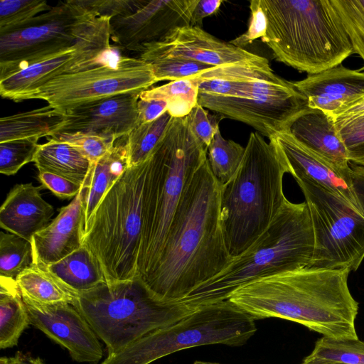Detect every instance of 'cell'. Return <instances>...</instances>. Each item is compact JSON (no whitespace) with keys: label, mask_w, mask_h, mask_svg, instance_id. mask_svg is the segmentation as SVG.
<instances>
[{"label":"cell","mask_w":364,"mask_h":364,"mask_svg":"<svg viewBox=\"0 0 364 364\" xmlns=\"http://www.w3.org/2000/svg\"><path fill=\"white\" fill-rule=\"evenodd\" d=\"M222 188L206 159L185 189L156 265L143 279L160 298L184 299L231 261L221 225Z\"/></svg>","instance_id":"6da1fadb"},{"label":"cell","mask_w":364,"mask_h":364,"mask_svg":"<svg viewBox=\"0 0 364 364\" xmlns=\"http://www.w3.org/2000/svg\"><path fill=\"white\" fill-rule=\"evenodd\" d=\"M347 268L304 267L261 278L234 291L228 299L255 320L294 321L323 336L358 339V303Z\"/></svg>","instance_id":"7a4b0ae2"},{"label":"cell","mask_w":364,"mask_h":364,"mask_svg":"<svg viewBox=\"0 0 364 364\" xmlns=\"http://www.w3.org/2000/svg\"><path fill=\"white\" fill-rule=\"evenodd\" d=\"M206 159L207 148L192 132L187 117H172L148 159L137 259L142 279L156 265L185 189Z\"/></svg>","instance_id":"3957f363"},{"label":"cell","mask_w":364,"mask_h":364,"mask_svg":"<svg viewBox=\"0 0 364 364\" xmlns=\"http://www.w3.org/2000/svg\"><path fill=\"white\" fill-rule=\"evenodd\" d=\"M315 239L306 202L287 198L261 237L246 251L232 258L218 274L181 301L198 309L228 300L237 289L257 279L309 267Z\"/></svg>","instance_id":"277c9868"},{"label":"cell","mask_w":364,"mask_h":364,"mask_svg":"<svg viewBox=\"0 0 364 364\" xmlns=\"http://www.w3.org/2000/svg\"><path fill=\"white\" fill-rule=\"evenodd\" d=\"M245 148L237 172L221 193V225L232 258L261 237L287 199L283 177L287 170L274 144L251 132Z\"/></svg>","instance_id":"5b68a950"},{"label":"cell","mask_w":364,"mask_h":364,"mask_svg":"<svg viewBox=\"0 0 364 364\" xmlns=\"http://www.w3.org/2000/svg\"><path fill=\"white\" fill-rule=\"evenodd\" d=\"M267 18L261 38L274 58L309 75L341 65L353 53L331 0H260Z\"/></svg>","instance_id":"8992f818"},{"label":"cell","mask_w":364,"mask_h":364,"mask_svg":"<svg viewBox=\"0 0 364 364\" xmlns=\"http://www.w3.org/2000/svg\"><path fill=\"white\" fill-rule=\"evenodd\" d=\"M72 304L104 342L108 355L198 309L181 301L160 298L139 276L131 281L105 282L77 295Z\"/></svg>","instance_id":"52a82bcc"},{"label":"cell","mask_w":364,"mask_h":364,"mask_svg":"<svg viewBox=\"0 0 364 364\" xmlns=\"http://www.w3.org/2000/svg\"><path fill=\"white\" fill-rule=\"evenodd\" d=\"M147 167L148 159L128 167L104 196L85 228L82 245L97 258L106 282L131 281L139 276Z\"/></svg>","instance_id":"ba28073f"},{"label":"cell","mask_w":364,"mask_h":364,"mask_svg":"<svg viewBox=\"0 0 364 364\" xmlns=\"http://www.w3.org/2000/svg\"><path fill=\"white\" fill-rule=\"evenodd\" d=\"M219 95L198 93V103L207 109L243 122L269 139L287 131L307 100L271 66L235 64L218 81Z\"/></svg>","instance_id":"9c48e42d"},{"label":"cell","mask_w":364,"mask_h":364,"mask_svg":"<svg viewBox=\"0 0 364 364\" xmlns=\"http://www.w3.org/2000/svg\"><path fill=\"white\" fill-rule=\"evenodd\" d=\"M257 331L255 319L225 300L200 308L156 329L110 355L102 364H150L179 350L200 346H241Z\"/></svg>","instance_id":"30bf717a"},{"label":"cell","mask_w":364,"mask_h":364,"mask_svg":"<svg viewBox=\"0 0 364 364\" xmlns=\"http://www.w3.org/2000/svg\"><path fill=\"white\" fill-rule=\"evenodd\" d=\"M295 181L314 232V252L308 267L356 271L364 259V207H355L308 180Z\"/></svg>","instance_id":"8fae6325"},{"label":"cell","mask_w":364,"mask_h":364,"mask_svg":"<svg viewBox=\"0 0 364 364\" xmlns=\"http://www.w3.org/2000/svg\"><path fill=\"white\" fill-rule=\"evenodd\" d=\"M96 16L79 0L60 1L23 28L0 35V78L75 46Z\"/></svg>","instance_id":"7c38bea8"},{"label":"cell","mask_w":364,"mask_h":364,"mask_svg":"<svg viewBox=\"0 0 364 364\" xmlns=\"http://www.w3.org/2000/svg\"><path fill=\"white\" fill-rule=\"evenodd\" d=\"M156 82L148 64L124 56L107 65L55 76L30 97L66 111L88 102L129 92L141 93Z\"/></svg>","instance_id":"4fadbf2b"},{"label":"cell","mask_w":364,"mask_h":364,"mask_svg":"<svg viewBox=\"0 0 364 364\" xmlns=\"http://www.w3.org/2000/svg\"><path fill=\"white\" fill-rule=\"evenodd\" d=\"M198 0H132L124 13L109 21L110 40L120 50L139 54L172 30L191 26Z\"/></svg>","instance_id":"5bb4252c"},{"label":"cell","mask_w":364,"mask_h":364,"mask_svg":"<svg viewBox=\"0 0 364 364\" xmlns=\"http://www.w3.org/2000/svg\"><path fill=\"white\" fill-rule=\"evenodd\" d=\"M25 304L31 324L67 349L73 360L97 364L102 358L103 349L100 338L72 304Z\"/></svg>","instance_id":"9a60e30c"},{"label":"cell","mask_w":364,"mask_h":364,"mask_svg":"<svg viewBox=\"0 0 364 364\" xmlns=\"http://www.w3.org/2000/svg\"><path fill=\"white\" fill-rule=\"evenodd\" d=\"M141 53L182 58L214 67L232 63L270 65L264 57L220 40L201 28L191 26L176 28L162 41L146 46L139 54Z\"/></svg>","instance_id":"2e32d148"},{"label":"cell","mask_w":364,"mask_h":364,"mask_svg":"<svg viewBox=\"0 0 364 364\" xmlns=\"http://www.w3.org/2000/svg\"><path fill=\"white\" fill-rule=\"evenodd\" d=\"M139 92L114 95L83 103L65 111L55 133L82 132L117 140L139 124Z\"/></svg>","instance_id":"e0dca14e"},{"label":"cell","mask_w":364,"mask_h":364,"mask_svg":"<svg viewBox=\"0 0 364 364\" xmlns=\"http://www.w3.org/2000/svg\"><path fill=\"white\" fill-rule=\"evenodd\" d=\"M307 100V105L318 108L334 119L351 104L364 96V72L338 65L293 82Z\"/></svg>","instance_id":"ac0fdd59"},{"label":"cell","mask_w":364,"mask_h":364,"mask_svg":"<svg viewBox=\"0 0 364 364\" xmlns=\"http://www.w3.org/2000/svg\"><path fill=\"white\" fill-rule=\"evenodd\" d=\"M83 187L58 215L35 233L31 242L34 264L48 266L70 255L82 245L85 233Z\"/></svg>","instance_id":"d6986e66"},{"label":"cell","mask_w":364,"mask_h":364,"mask_svg":"<svg viewBox=\"0 0 364 364\" xmlns=\"http://www.w3.org/2000/svg\"><path fill=\"white\" fill-rule=\"evenodd\" d=\"M286 132L334 166L341 169L350 167L335 119L323 110L307 105L291 120Z\"/></svg>","instance_id":"ffe728a7"},{"label":"cell","mask_w":364,"mask_h":364,"mask_svg":"<svg viewBox=\"0 0 364 364\" xmlns=\"http://www.w3.org/2000/svg\"><path fill=\"white\" fill-rule=\"evenodd\" d=\"M43 188L32 183L15 185L0 208V227L31 241L35 233L50 223L54 214L53 205L42 197Z\"/></svg>","instance_id":"44dd1931"},{"label":"cell","mask_w":364,"mask_h":364,"mask_svg":"<svg viewBox=\"0 0 364 364\" xmlns=\"http://www.w3.org/2000/svg\"><path fill=\"white\" fill-rule=\"evenodd\" d=\"M78 41L70 48L0 78L1 96L15 102L30 100L43 85L65 73L76 55Z\"/></svg>","instance_id":"7402d4cb"},{"label":"cell","mask_w":364,"mask_h":364,"mask_svg":"<svg viewBox=\"0 0 364 364\" xmlns=\"http://www.w3.org/2000/svg\"><path fill=\"white\" fill-rule=\"evenodd\" d=\"M129 167L127 136L117 139L109 151L95 164L83 186L85 228L101 200Z\"/></svg>","instance_id":"603a6c76"},{"label":"cell","mask_w":364,"mask_h":364,"mask_svg":"<svg viewBox=\"0 0 364 364\" xmlns=\"http://www.w3.org/2000/svg\"><path fill=\"white\" fill-rule=\"evenodd\" d=\"M46 268L76 296L106 282L99 262L84 245Z\"/></svg>","instance_id":"cb8c5ba5"},{"label":"cell","mask_w":364,"mask_h":364,"mask_svg":"<svg viewBox=\"0 0 364 364\" xmlns=\"http://www.w3.org/2000/svg\"><path fill=\"white\" fill-rule=\"evenodd\" d=\"M33 162L38 171L56 174L82 186L92 165L76 147L53 139L39 144Z\"/></svg>","instance_id":"d4e9b609"},{"label":"cell","mask_w":364,"mask_h":364,"mask_svg":"<svg viewBox=\"0 0 364 364\" xmlns=\"http://www.w3.org/2000/svg\"><path fill=\"white\" fill-rule=\"evenodd\" d=\"M65 112L50 105L3 117L0 119V143L8 141L49 137L65 121Z\"/></svg>","instance_id":"484cf974"},{"label":"cell","mask_w":364,"mask_h":364,"mask_svg":"<svg viewBox=\"0 0 364 364\" xmlns=\"http://www.w3.org/2000/svg\"><path fill=\"white\" fill-rule=\"evenodd\" d=\"M16 282L25 303L41 306L73 304L76 295L63 285L46 266L33 264Z\"/></svg>","instance_id":"4316f807"},{"label":"cell","mask_w":364,"mask_h":364,"mask_svg":"<svg viewBox=\"0 0 364 364\" xmlns=\"http://www.w3.org/2000/svg\"><path fill=\"white\" fill-rule=\"evenodd\" d=\"M31 324L16 279L0 277V348H13Z\"/></svg>","instance_id":"83f0119b"},{"label":"cell","mask_w":364,"mask_h":364,"mask_svg":"<svg viewBox=\"0 0 364 364\" xmlns=\"http://www.w3.org/2000/svg\"><path fill=\"white\" fill-rule=\"evenodd\" d=\"M198 81L196 77L182 79L143 91L141 100H163L172 117H185L198 104Z\"/></svg>","instance_id":"f1b7e54d"},{"label":"cell","mask_w":364,"mask_h":364,"mask_svg":"<svg viewBox=\"0 0 364 364\" xmlns=\"http://www.w3.org/2000/svg\"><path fill=\"white\" fill-rule=\"evenodd\" d=\"M301 364H364V341L323 336Z\"/></svg>","instance_id":"f546056e"},{"label":"cell","mask_w":364,"mask_h":364,"mask_svg":"<svg viewBox=\"0 0 364 364\" xmlns=\"http://www.w3.org/2000/svg\"><path fill=\"white\" fill-rule=\"evenodd\" d=\"M245 148L222 136L220 129L207 147V159L216 180L224 186L237 172L245 154Z\"/></svg>","instance_id":"4dcf8cb0"},{"label":"cell","mask_w":364,"mask_h":364,"mask_svg":"<svg viewBox=\"0 0 364 364\" xmlns=\"http://www.w3.org/2000/svg\"><path fill=\"white\" fill-rule=\"evenodd\" d=\"M172 117L166 112L156 119L137 124L127 135L129 167L139 165L148 159L161 140Z\"/></svg>","instance_id":"1f68e13d"},{"label":"cell","mask_w":364,"mask_h":364,"mask_svg":"<svg viewBox=\"0 0 364 364\" xmlns=\"http://www.w3.org/2000/svg\"><path fill=\"white\" fill-rule=\"evenodd\" d=\"M34 264L31 241L11 233L0 234V277L16 279Z\"/></svg>","instance_id":"d6a6232c"},{"label":"cell","mask_w":364,"mask_h":364,"mask_svg":"<svg viewBox=\"0 0 364 364\" xmlns=\"http://www.w3.org/2000/svg\"><path fill=\"white\" fill-rule=\"evenodd\" d=\"M137 58L149 65L156 82L195 77L204 70L214 67L178 57L141 53Z\"/></svg>","instance_id":"836d02e7"},{"label":"cell","mask_w":364,"mask_h":364,"mask_svg":"<svg viewBox=\"0 0 364 364\" xmlns=\"http://www.w3.org/2000/svg\"><path fill=\"white\" fill-rule=\"evenodd\" d=\"M52 7L44 0H1L0 35L23 28Z\"/></svg>","instance_id":"e575fe53"},{"label":"cell","mask_w":364,"mask_h":364,"mask_svg":"<svg viewBox=\"0 0 364 364\" xmlns=\"http://www.w3.org/2000/svg\"><path fill=\"white\" fill-rule=\"evenodd\" d=\"M353 48L364 62V0H331ZM364 68V67H363Z\"/></svg>","instance_id":"d590c367"},{"label":"cell","mask_w":364,"mask_h":364,"mask_svg":"<svg viewBox=\"0 0 364 364\" xmlns=\"http://www.w3.org/2000/svg\"><path fill=\"white\" fill-rule=\"evenodd\" d=\"M38 139L27 138L0 143V173L12 176L26 164L33 162Z\"/></svg>","instance_id":"8d00e7d4"},{"label":"cell","mask_w":364,"mask_h":364,"mask_svg":"<svg viewBox=\"0 0 364 364\" xmlns=\"http://www.w3.org/2000/svg\"><path fill=\"white\" fill-rule=\"evenodd\" d=\"M335 123L349 162L364 166V114L346 119H335Z\"/></svg>","instance_id":"74e56055"},{"label":"cell","mask_w":364,"mask_h":364,"mask_svg":"<svg viewBox=\"0 0 364 364\" xmlns=\"http://www.w3.org/2000/svg\"><path fill=\"white\" fill-rule=\"evenodd\" d=\"M48 139L70 144L85 156L92 164L104 156L113 146L116 140L82 132H58Z\"/></svg>","instance_id":"f35d334b"},{"label":"cell","mask_w":364,"mask_h":364,"mask_svg":"<svg viewBox=\"0 0 364 364\" xmlns=\"http://www.w3.org/2000/svg\"><path fill=\"white\" fill-rule=\"evenodd\" d=\"M189 127L195 136L207 148L215 133L220 129L219 123L225 117L219 114H210L198 103L186 116Z\"/></svg>","instance_id":"ab89813d"},{"label":"cell","mask_w":364,"mask_h":364,"mask_svg":"<svg viewBox=\"0 0 364 364\" xmlns=\"http://www.w3.org/2000/svg\"><path fill=\"white\" fill-rule=\"evenodd\" d=\"M250 16L247 31L230 41L231 44L241 48L263 37L267 31V18L260 0L250 1Z\"/></svg>","instance_id":"60d3db41"},{"label":"cell","mask_w":364,"mask_h":364,"mask_svg":"<svg viewBox=\"0 0 364 364\" xmlns=\"http://www.w3.org/2000/svg\"><path fill=\"white\" fill-rule=\"evenodd\" d=\"M38 179L43 188L50 190L60 199L74 198L84 186L65 177L45 171H38Z\"/></svg>","instance_id":"b9f144b4"},{"label":"cell","mask_w":364,"mask_h":364,"mask_svg":"<svg viewBox=\"0 0 364 364\" xmlns=\"http://www.w3.org/2000/svg\"><path fill=\"white\" fill-rule=\"evenodd\" d=\"M80 3L97 16L112 18L124 13L132 0H79Z\"/></svg>","instance_id":"7bdbcfd3"},{"label":"cell","mask_w":364,"mask_h":364,"mask_svg":"<svg viewBox=\"0 0 364 364\" xmlns=\"http://www.w3.org/2000/svg\"><path fill=\"white\" fill-rule=\"evenodd\" d=\"M139 124L151 122L168 110V103L163 100H141L137 103Z\"/></svg>","instance_id":"ee69618b"},{"label":"cell","mask_w":364,"mask_h":364,"mask_svg":"<svg viewBox=\"0 0 364 364\" xmlns=\"http://www.w3.org/2000/svg\"><path fill=\"white\" fill-rule=\"evenodd\" d=\"M223 2L222 0H198L192 13L191 26L201 28L203 19L216 14Z\"/></svg>","instance_id":"f6af8a7d"},{"label":"cell","mask_w":364,"mask_h":364,"mask_svg":"<svg viewBox=\"0 0 364 364\" xmlns=\"http://www.w3.org/2000/svg\"><path fill=\"white\" fill-rule=\"evenodd\" d=\"M0 364H45L40 358H35L21 352L12 357H1Z\"/></svg>","instance_id":"bcb514c9"},{"label":"cell","mask_w":364,"mask_h":364,"mask_svg":"<svg viewBox=\"0 0 364 364\" xmlns=\"http://www.w3.org/2000/svg\"><path fill=\"white\" fill-rule=\"evenodd\" d=\"M362 114H364V96L351 104L335 119H346Z\"/></svg>","instance_id":"7dc6e473"},{"label":"cell","mask_w":364,"mask_h":364,"mask_svg":"<svg viewBox=\"0 0 364 364\" xmlns=\"http://www.w3.org/2000/svg\"><path fill=\"white\" fill-rule=\"evenodd\" d=\"M194 364H221V363L208 362V361H202V360H196L194 362Z\"/></svg>","instance_id":"c3c4849f"}]
</instances>
